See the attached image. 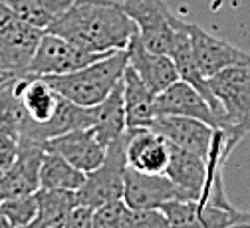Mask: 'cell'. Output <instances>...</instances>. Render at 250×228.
Returning <instances> with one entry per match:
<instances>
[{"label": "cell", "mask_w": 250, "mask_h": 228, "mask_svg": "<svg viewBox=\"0 0 250 228\" xmlns=\"http://www.w3.org/2000/svg\"><path fill=\"white\" fill-rule=\"evenodd\" d=\"M46 32L58 34L85 50L113 54L127 50L137 26L115 0H74Z\"/></svg>", "instance_id": "1"}, {"label": "cell", "mask_w": 250, "mask_h": 228, "mask_svg": "<svg viewBox=\"0 0 250 228\" xmlns=\"http://www.w3.org/2000/svg\"><path fill=\"white\" fill-rule=\"evenodd\" d=\"M127 63H129L127 50H119L78 72L62 74V76H42V78H46V82L60 95H64L66 100L82 107H93L102 104L113 91V87L121 82Z\"/></svg>", "instance_id": "2"}, {"label": "cell", "mask_w": 250, "mask_h": 228, "mask_svg": "<svg viewBox=\"0 0 250 228\" xmlns=\"http://www.w3.org/2000/svg\"><path fill=\"white\" fill-rule=\"evenodd\" d=\"M208 87L223 109L221 129L238 145L250 133V63L218 72L208 78Z\"/></svg>", "instance_id": "3"}, {"label": "cell", "mask_w": 250, "mask_h": 228, "mask_svg": "<svg viewBox=\"0 0 250 228\" xmlns=\"http://www.w3.org/2000/svg\"><path fill=\"white\" fill-rule=\"evenodd\" d=\"M125 145H127V131L107 145L104 163L98 169H93L91 173L85 175V183L76 192L78 205L98 208L107 203L123 201L125 169H127Z\"/></svg>", "instance_id": "4"}, {"label": "cell", "mask_w": 250, "mask_h": 228, "mask_svg": "<svg viewBox=\"0 0 250 228\" xmlns=\"http://www.w3.org/2000/svg\"><path fill=\"white\" fill-rule=\"evenodd\" d=\"M107 56L109 54L85 50L66 38L44 30V34L40 36V42L34 50V56L26 68V74H34V76L72 74V72H78V70L89 66V63L104 60Z\"/></svg>", "instance_id": "5"}, {"label": "cell", "mask_w": 250, "mask_h": 228, "mask_svg": "<svg viewBox=\"0 0 250 228\" xmlns=\"http://www.w3.org/2000/svg\"><path fill=\"white\" fill-rule=\"evenodd\" d=\"M125 12L137 26V38L151 52H171L181 20L169 10L163 0H125Z\"/></svg>", "instance_id": "6"}, {"label": "cell", "mask_w": 250, "mask_h": 228, "mask_svg": "<svg viewBox=\"0 0 250 228\" xmlns=\"http://www.w3.org/2000/svg\"><path fill=\"white\" fill-rule=\"evenodd\" d=\"M42 34L0 2V74H26Z\"/></svg>", "instance_id": "7"}, {"label": "cell", "mask_w": 250, "mask_h": 228, "mask_svg": "<svg viewBox=\"0 0 250 228\" xmlns=\"http://www.w3.org/2000/svg\"><path fill=\"white\" fill-rule=\"evenodd\" d=\"M169 201H199L195 192L173 183L167 175L141 173L125 169L123 203L129 208H161Z\"/></svg>", "instance_id": "8"}, {"label": "cell", "mask_w": 250, "mask_h": 228, "mask_svg": "<svg viewBox=\"0 0 250 228\" xmlns=\"http://www.w3.org/2000/svg\"><path fill=\"white\" fill-rule=\"evenodd\" d=\"M191 36V48H193V60L199 74L203 78H212L218 72H223L232 66H248L250 54L244 50L208 34L197 24H187Z\"/></svg>", "instance_id": "9"}, {"label": "cell", "mask_w": 250, "mask_h": 228, "mask_svg": "<svg viewBox=\"0 0 250 228\" xmlns=\"http://www.w3.org/2000/svg\"><path fill=\"white\" fill-rule=\"evenodd\" d=\"M44 151V143L18 139V155L0 177V201L34 194L40 188V163Z\"/></svg>", "instance_id": "10"}, {"label": "cell", "mask_w": 250, "mask_h": 228, "mask_svg": "<svg viewBox=\"0 0 250 228\" xmlns=\"http://www.w3.org/2000/svg\"><path fill=\"white\" fill-rule=\"evenodd\" d=\"M149 129L161 133L169 143L203 157L205 161H208L216 137V129L208 123L183 115H157L149 123Z\"/></svg>", "instance_id": "11"}, {"label": "cell", "mask_w": 250, "mask_h": 228, "mask_svg": "<svg viewBox=\"0 0 250 228\" xmlns=\"http://www.w3.org/2000/svg\"><path fill=\"white\" fill-rule=\"evenodd\" d=\"M125 157H127V167L135 171L165 175L171 159V143L149 127H129Z\"/></svg>", "instance_id": "12"}, {"label": "cell", "mask_w": 250, "mask_h": 228, "mask_svg": "<svg viewBox=\"0 0 250 228\" xmlns=\"http://www.w3.org/2000/svg\"><path fill=\"white\" fill-rule=\"evenodd\" d=\"M157 115L193 117V119H201L208 123L214 129H221L218 115L212 111L208 102L201 95V91L193 87L189 82H183V80H177L165 91L155 95V117Z\"/></svg>", "instance_id": "13"}, {"label": "cell", "mask_w": 250, "mask_h": 228, "mask_svg": "<svg viewBox=\"0 0 250 228\" xmlns=\"http://www.w3.org/2000/svg\"><path fill=\"white\" fill-rule=\"evenodd\" d=\"M44 149L62 155L76 169L87 175L104 163L107 147L102 145V141L98 139L96 131L91 127H85V129H76V131H68L64 135L48 139L44 143Z\"/></svg>", "instance_id": "14"}, {"label": "cell", "mask_w": 250, "mask_h": 228, "mask_svg": "<svg viewBox=\"0 0 250 228\" xmlns=\"http://www.w3.org/2000/svg\"><path fill=\"white\" fill-rule=\"evenodd\" d=\"M127 56H129V66L137 72V76L155 95L165 91L177 80H181L171 56L147 50L143 42L137 38V34L127 46Z\"/></svg>", "instance_id": "15"}, {"label": "cell", "mask_w": 250, "mask_h": 228, "mask_svg": "<svg viewBox=\"0 0 250 228\" xmlns=\"http://www.w3.org/2000/svg\"><path fill=\"white\" fill-rule=\"evenodd\" d=\"M123 105L125 121L129 127H149L155 119V93L143 83L137 72L127 63L123 72Z\"/></svg>", "instance_id": "16"}, {"label": "cell", "mask_w": 250, "mask_h": 228, "mask_svg": "<svg viewBox=\"0 0 250 228\" xmlns=\"http://www.w3.org/2000/svg\"><path fill=\"white\" fill-rule=\"evenodd\" d=\"M93 111V125L102 145H109L115 139H119L127 131V121H125V105H123V82H119L113 91L98 105L91 107Z\"/></svg>", "instance_id": "17"}, {"label": "cell", "mask_w": 250, "mask_h": 228, "mask_svg": "<svg viewBox=\"0 0 250 228\" xmlns=\"http://www.w3.org/2000/svg\"><path fill=\"white\" fill-rule=\"evenodd\" d=\"M165 175L173 183L195 192L201 199L207 185V177H208V161L171 143V159H169Z\"/></svg>", "instance_id": "18"}, {"label": "cell", "mask_w": 250, "mask_h": 228, "mask_svg": "<svg viewBox=\"0 0 250 228\" xmlns=\"http://www.w3.org/2000/svg\"><path fill=\"white\" fill-rule=\"evenodd\" d=\"M83 183H85V173L76 169L62 155L44 151V157L40 163V188L78 192Z\"/></svg>", "instance_id": "19"}, {"label": "cell", "mask_w": 250, "mask_h": 228, "mask_svg": "<svg viewBox=\"0 0 250 228\" xmlns=\"http://www.w3.org/2000/svg\"><path fill=\"white\" fill-rule=\"evenodd\" d=\"M36 201H38V214L34 220L42 228H52V226L64 224L68 214L78 207V197L74 190L38 188Z\"/></svg>", "instance_id": "20"}, {"label": "cell", "mask_w": 250, "mask_h": 228, "mask_svg": "<svg viewBox=\"0 0 250 228\" xmlns=\"http://www.w3.org/2000/svg\"><path fill=\"white\" fill-rule=\"evenodd\" d=\"M0 2L24 22L38 30H46L62 12L68 10L74 0H0Z\"/></svg>", "instance_id": "21"}, {"label": "cell", "mask_w": 250, "mask_h": 228, "mask_svg": "<svg viewBox=\"0 0 250 228\" xmlns=\"http://www.w3.org/2000/svg\"><path fill=\"white\" fill-rule=\"evenodd\" d=\"M12 80H8L0 87V135H10L14 139H20L30 121L18 95L14 93Z\"/></svg>", "instance_id": "22"}, {"label": "cell", "mask_w": 250, "mask_h": 228, "mask_svg": "<svg viewBox=\"0 0 250 228\" xmlns=\"http://www.w3.org/2000/svg\"><path fill=\"white\" fill-rule=\"evenodd\" d=\"M171 228H205L199 201H169L161 205Z\"/></svg>", "instance_id": "23"}, {"label": "cell", "mask_w": 250, "mask_h": 228, "mask_svg": "<svg viewBox=\"0 0 250 228\" xmlns=\"http://www.w3.org/2000/svg\"><path fill=\"white\" fill-rule=\"evenodd\" d=\"M0 210L2 214L16 226L30 224L36 214H38V201H36V192L34 194H22V197H12L0 201Z\"/></svg>", "instance_id": "24"}, {"label": "cell", "mask_w": 250, "mask_h": 228, "mask_svg": "<svg viewBox=\"0 0 250 228\" xmlns=\"http://www.w3.org/2000/svg\"><path fill=\"white\" fill-rule=\"evenodd\" d=\"M121 228H171L161 208H129L125 207Z\"/></svg>", "instance_id": "25"}, {"label": "cell", "mask_w": 250, "mask_h": 228, "mask_svg": "<svg viewBox=\"0 0 250 228\" xmlns=\"http://www.w3.org/2000/svg\"><path fill=\"white\" fill-rule=\"evenodd\" d=\"M125 207L127 205L123 201H115V203H107L104 207L93 208L91 228H121Z\"/></svg>", "instance_id": "26"}, {"label": "cell", "mask_w": 250, "mask_h": 228, "mask_svg": "<svg viewBox=\"0 0 250 228\" xmlns=\"http://www.w3.org/2000/svg\"><path fill=\"white\" fill-rule=\"evenodd\" d=\"M91 216H93V208L78 205L68 214V218L64 220L62 228H91Z\"/></svg>", "instance_id": "27"}, {"label": "cell", "mask_w": 250, "mask_h": 228, "mask_svg": "<svg viewBox=\"0 0 250 228\" xmlns=\"http://www.w3.org/2000/svg\"><path fill=\"white\" fill-rule=\"evenodd\" d=\"M18 155V139L10 135H0V169H8Z\"/></svg>", "instance_id": "28"}, {"label": "cell", "mask_w": 250, "mask_h": 228, "mask_svg": "<svg viewBox=\"0 0 250 228\" xmlns=\"http://www.w3.org/2000/svg\"><path fill=\"white\" fill-rule=\"evenodd\" d=\"M0 228H14V224L2 214V210H0Z\"/></svg>", "instance_id": "29"}, {"label": "cell", "mask_w": 250, "mask_h": 228, "mask_svg": "<svg viewBox=\"0 0 250 228\" xmlns=\"http://www.w3.org/2000/svg\"><path fill=\"white\" fill-rule=\"evenodd\" d=\"M14 78V74H0V87H2L8 80H12Z\"/></svg>", "instance_id": "30"}, {"label": "cell", "mask_w": 250, "mask_h": 228, "mask_svg": "<svg viewBox=\"0 0 250 228\" xmlns=\"http://www.w3.org/2000/svg\"><path fill=\"white\" fill-rule=\"evenodd\" d=\"M16 228H42L36 220H32V222H30V224H24V226H16Z\"/></svg>", "instance_id": "31"}, {"label": "cell", "mask_w": 250, "mask_h": 228, "mask_svg": "<svg viewBox=\"0 0 250 228\" xmlns=\"http://www.w3.org/2000/svg\"><path fill=\"white\" fill-rule=\"evenodd\" d=\"M229 228H250V222H236V224H232Z\"/></svg>", "instance_id": "32"}, {"label": "cell", "mask_w": 250, "mask_h": 228, "mask_svg": "<svg viewBox=\"0 0 250 228\" xmlns=\"http://www.w3.org/2000/svg\"><path fill=\"white\" fill-rule=\"evenodd\" d=\"M2 173H4V169H0V177H2Z\"/></svg>", "instance_id": "33"}, {"label": "cell", "mask_w": 250, "mask_h": 228, "mask_svg": "<svg viewBox=\"0 0 250 228\" xmlns=\"http://www.w3.org/2000/svg\"><path fill=\"white\" fill-rule=\"evenodd\" d=\"M52 228H62V224H60V226H52Z\"/></svg>", "instance_id": "34"}]
</instances>
